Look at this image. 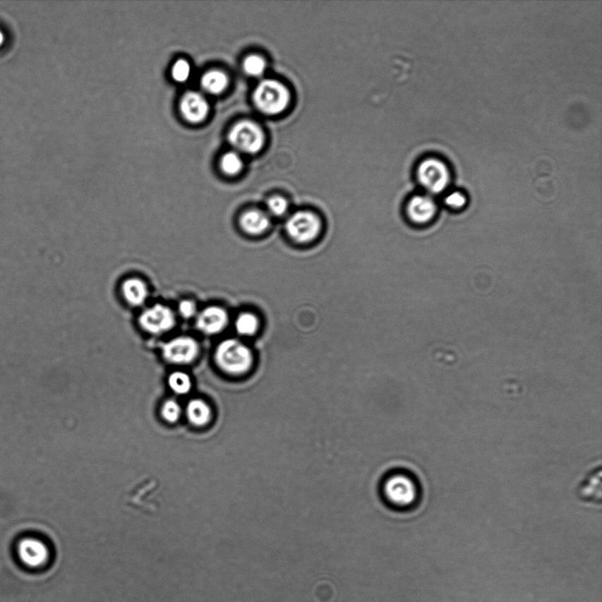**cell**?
<instances>
[{
	"label": "cell",
	"mask_w": 602,
	"mask_h": 602,
	"mask_svg": "<svg viewBox=\"0 0 602 602\" xmlns=\"http://www.w3.org/2000/svg\"><path fill=\"white\" fill-rule=\"evenodd\" d=\"M215 359L224 373L235 376L247 373L253 363L251 349L235 339H225L219 343L216 349Z\"/></svg>",
	"instance_id": "1"
},
{
	"label": "cell",
	"mask_w": 602,
	"mask_h": 602,
	"mask_svg": "<svg viewBox=\"0 0 602 602\" xmlns=\"http://www.w3.org/2000/svg\"><path fill=\"white\" fill-rule=\"evenodd\" d=\"M254 104L262 113L274 116L284 112L290 102V94L285 85L275 80H264L253 94Z\"/></svg>",
	"instance_id": "2"
},
{
	"label": "cell",
	"mask_w": 602,
	"mask_h": 602,
	"mask_svg": "<svg viewBox=\"0 0 602 602\" xmlns=\"http://www.w3.org/2000/svg\"><path fill=\"white\" fill-rule=\"evenodd\" d=\"M229 140L231 146L241 153L255 155L263 148L265 136L257 124L242 121L230 130Z\"/></svg>",
	"instance_id": "3"
},
{
	"label": "cell",
	"mask_w": 602,
	"mask_h": 602,
	"mask_svg": "<svg viewBox=\"0 0 602 602\" xmlns=\"http://www.w3.org/2000/svg\"><path fill=\"white\" fill-rule=\"evenodd\" d=\"M286 231L297 243L311 242L320 235L321 222L313 212L299 211L290 215L286 222Z\"/></svg>",
	"instance_id": "4"
},
{
	"label": "cell",
	"mask_w": 602,
	"mask_h": 602,
	"mask_svg": "<svg viewBox=\"0 0 602 602\" xmlns=\"http://www.w3.org/2000/svg\"><path fill=\"white\" fill-rule=\"evenodd\" d=\"M418 180L425 189L431 193H440L450 181L448 168L438 159H427L418 168Z\"/></svg>",
	"instance_id": "5"
},
{
	"label": "cell",
	"mask_w": 602,
	"mask_h": 602,
	"mask_svg": "<svg viewBox=\"0 0 602 602\" xmlns=\"http://www.w3.org/2000/svg\"><path fill=\"white\" fill-rule=\"evenodd\" d=\"M16 554L25 566L31 569L44 567L49 559L47 544L40 538L25 536L16 545Z\"/></svg>",
	"instance_id": "6"
},
{
	"label": "cell",
	"mask_w": 602,
	"mask_h": 602,
	"mask_svg": "<svg viewBox=\"0 0 602 602\" xmlns=\"http://www.w3.org/2000/svg\"><path fill=\"white\" fill-rule=\"evenodd\" d=\"M140 324L145 331L159 335L171 331L176 325L175 313L171 308L155 304L141 313Z\"/></svg>",
	"instance_id": "7"
},
{
	"label": "cell",
	"mask_w": 602,
	"mask_h": 602,
	"mask_svg": "<svg viewBox=\"0 0 602 602\" xmlns=\"http://www.w3.org/2000/svg\"><path fill=\"white\" fill-rule=\"evenodd\" d=\"M384 494L392 505L404 507L414 502L416 488L412 480L404 474H395L385 481Z\"/></svg>",
	"instance_id": "8"
},
{
	"label": "cell",
	"mask_w": 602,
	"mask_h": 602,
	"mask_svg": "<svg viewBox=\"0 0 602 602\" xmlns=\"http://www.w3.org/2000/svg\"><path fill=\"white\" fill-rule=\"evenodd\" d=\"M200 353V346L193 338L181 336L166 343L162 355L168 362L187 364L193 362Z\"/></svg>",
	"instance_id": "9"
},
{
	"label": "cell",
	"mask_w": 602,
	"mask_h": 602,
	"mask_svg": "<svg viewBox=\"0 0 602 602\" xmlns=\"http://www.w3.org/2000/svg\"><path fill=\"white\" fill-rule=\"evenodd\" d=\"M229 323L228 313L218 306L205 308L197 317V327L203 334L212 335L222 332Z\"/></svg>",
	"instance_id": "10"
},
{
	"label": "cell",
	"mask_w": 602,
	"mask_h": 602,
	"mask_svg": "<svg viewBox=\"0 0 602 602\" xmlns=\"http://www.w3.org/2000/svg\"><path fill=\"white\" fill-rule=\"evenodd\" d=\"M180 111L187 121L198 124L204 121L209 112L207 99L197 92L191 91L180 102Z\"/></svg>",
	"instance_id": "11"
},
{
	"label": "cell",
	"mask_w": 602,
	"mask_h": 602,
	"mask_svg": "<svg viewBox=\"0 0 602 602\" xmlns=\"http://www.w3.org/2000/svg\"><path fill=\"white\" fill-rule=\"evenodd\" d=\"M437 212V205L431 198L419 195L414 197L407 205V215L411 221L417 224L431 222Z\"/></svg>",
	"instance_id": "12"
},
{
	"label": "cell",
	"mask_w": 602,
	"mask_h": 602,
	"mask_svg": "<svg viewBox=\"0 0 602 602\" xmlns=\"http://www.w3.org/2000/svg\"><path fill=\"white\" fill-rule=\"evenodd\" d=\"M240 225L243 231L250 235H261L267 231L270 226V219L265 212L253 209L241 216Z\"/></svg>",
	"instance_id": "13"
},
{
	"label": "cell",
	"mask_w": 602,
	"mask_h": 602,
	"mask_svg": "<svg viewBox=\"0 0 602 602\" xmlns=\"http://www.w3.org/2000/svg\"><path fill=\"white\" fill-rule=\"evenodd\" d=\"M122 292L127 302L133 306H143L150 294L146 283L138 278L126 279L123 283Z\"/></svg>",
	"instance_id": "14"
},
{
	"label": "cell",
	"mask_w": 602,
	"mask_h": 602,
	"mask_svg": "<svg viewBox=\"0 0 602 602\" xmlns=\"http://www.w3.org/2000/svg\"><path fill=\"white\" fill-rule=\"evenodd\" d=\"M229 78L221 71L214 70L205 73L201 79V87L211 95L222 94L228 87Z\"/></svg>",
	"instance_id": "15"
},
{
	"label": "cell",
	"mask_w": 602,
	"mask_h": 602,
	"mask_svg": "<svg viewBox=\"0 0 602 602\" xmlns=\"http://www.w3.org/2000/svg\"><path fill=\"white\" fill-rule=\"evenodd\" d=\"M187 417L193 425L203 426L211 419V409L207 403L200 399H193L187 405Z\"/></svg>",
	"instance_id": "16"
},
{
	"label": "cell",
	"mask_w": 602,
	"mask_h": 602,
	"mask_svg": "<svg viewBox=\"0 0 602 602\" xmlns=\"http://www.w3.org/2000/svg\"><path fill=\"white\" fill-rule=\"evenodd\" d=\"M237 334L244 337L256 334L258 328V320L253 313H244L237 317L235 323Z\"/></svg>",
	"instance_id": "17"
},
{
	"label": "cell",
	"mask_w": 602,
	"mask_h": 602,
	"mask_svg": "<svg viewBox=\"0 0 602 602\" xmlns=\"http://www.w3.org/2000/svg\"><path fill=\"white\" fill-rule=\"evenodd\" d=\"M243 167L242 157L236 152H229V153L223 155L221 160V168L226 175L236 176L239 174L242 171Z\"/></svg>",
	"instance_id": "18"
},
{
	"label": "cell",
	"mask_w": 602,
	"mask_h": 602,
	"mask_svg": "<svg viewBox=\"0 0 602 602\" xmlns=\"http://www.w3.org/2000/svg\"><path fill=\"white\" fill-rule=\"evenodd\" d=\"M169 385L173 392L178 395H186L192 388V381L185 373L176 371L169 377Z\"/></svg>",
	"instance_id": "19"
},
{
	"label": "cell",
	"mask_w": 602,
	"mask_h": 602,
	"mask_svg": "<svg viewBox=\"0 0 602 602\" xmlns=\"http://www.w3.org/2000/svg\"><path fill=\"white\" fill-rule=\"evenodd\" d=\"M243 67L244 73L251 77H261L267 70V62L258 55L248 56L244 59Z\"/></svg>",
	"instance_id": "20"
},
{
	"label": "cell",
	"mask_w": 602,
	"mask_h": 602,
	"mask_svg": "<svg viewBox=\"0 0 602 602\" xmlns=\"http://www.w3.org/2000/svg\"><path fill=\"white\" fill-rule=\"evenodd\" d=\"M191 73H192V68L190 63L185 59L178 60L172 67V77L176 83H186L189 80Z\"/></svg>",
	"instance_id": "21"
},
{
	"label": "cell",
	"mask_w": 602,
	"mask_h": 602,
	"mask_svg": "<svg viewBox=\"0 0 602 602\" xmlns=\"http://www.w3.org/2000/svg\"><path fill=\"white\" fill-rule=\"evenodd\" d=\"M267 207L268 212L275 217H282L289 210V202L284 198L275 196L267 201Z\"/></svg>",
	"instance_id": "22"
},
{
	"label": "cell",
	"mask_w": 602,
	"mask_h": 602,
	"mask_svg": "<svg viewBox=\"0 0 602 602\" xmlns=\"http://www.w3.org/2000/svg\"><path fill=\"white\" fill-rule=\"evenodd\" d=\"M162 417L169 423H176L181 414V407L178 402L171 399V401L166 402L162 406Z\"/></svg>",
	"instance_id": "23"
},
{
	"label": "cell",
	"mask_w": 602,
	"mask_h": 602,
	"mask_svg": "<svg viewBox=\"0 0 602 602\" xmlns=\"http://www.w3.org/2000/svg\"><path fill=\"white\" fill-rule=\"evenodd\" d=\"M179 311L183 318H192L197 314V306L193 300H183L179 304Z\"/></svg>",
	"instance_id": "24"
},
{
	"label": "cell",
	"mask_w": 602,
	"mask_h": 602,
	"mask_svg": "<svg viewBox=\"0 0 602 602\" xmlns=\"http://www.w3.org/2000/svg\"><path fill=\"white\" fill-rule=\"evenodd\" d=\"M446 205L452 208H462L466 203V197L462 193L454 192L449 194L445 199Z\"/></svg>",
	"instance_id": "25"
},
{
	"label": "cell",
	"mask_w": 602,
	"mask_h": 602,
	"mask_svg": "<svg viewBox=\"0 0 602 602\" xmlns=\"http://www.w3.org/2000/svg\"><path fill=\"white\" fill-rule=\"evenodd\" d=\"M3 41H4V35L1 33V32H0V45L2 44Z\"/></svg>",
	"instance_id": "26"
}]
</instances>
